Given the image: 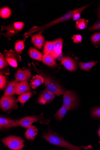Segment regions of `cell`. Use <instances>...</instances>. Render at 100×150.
Listing matches in <instances>:
<instances>
[{"label":"cell","instance_id":"1","mask_svg":"<svg viewBox=\"0 0 100 150\" xmlns=\"http://www.w3.org/2000/svg\"><path fill=\"white\" fill-rule=\"evenodd\" d=\"M42 138L53 145L71 150H87L92 148L91 145L87 146H79L71 144L63 139L57 133L51 130H49L43 135Z\"/></svg>","mask_w":100,"mask_h":150},{"label":"cell","instance_id":"2","mask_svg":"<svg viewBox=\"0 0 100 150\" xmlns=\"http://www.w3.org/2000/svg\"><path fill=\"white\" fill-rule=\"evenodd\" d=\"M32 64L35 71L45 78V85L49 91L57 96H60L63 94L65 90L62 86L51 78L45 75L41 70L38 69L33 63H32Z\"/></svg>","mask_w":100,"mask_h":150},{"label":"cell","instance_id":"3","mask_svg":"<svg viewBox=\"0 0 100 150\" xmlns=\"http://www.w3.org/2000/svg\"><path fill=\"white\" fill-rule=\"evenodd\" d=\"M16 120L19 126L25 128H28L33 122H38L40 124H44L49 127L50 122V120L45 118L43 113L39 116H26Z\"/></svg>","mask_w":100,"mask_h":150},{"label":"cell","instance_id":"4","mask_svg":"<svg viewBox=\"0 0 100 150\" xmlns=\"http://www.w3.org/2000/svg\"><path fill=\"white\" fill-rule=\"evenodd\" d=\"M24 141L22 137L10 135L2 140V143L9 149L21 150L24 146Z\"/></svg>","mask_w":100,"mask_h":150},{"label":"cell","instance_id":"5","mask_svg":"<svg viewBox=\"0 0 100 150\" xmlns=\"http://www.w3.org/2000/svg\"><path fill=\"white\" fill-rule=\"evenodd\" d=\"M24 23L22 22H17L5 26H1V31L6 30V33H1L9 40L11 39V36L15 35L21 31L23 28Z\"/></svg>","mask_w":100,"mask_h":150},{"label":"cell","instance_id":"6","mask_svg":"<svg viewBox=\"0 0 100 150\" xmlns=\"http://www.w3.org/2000/svg\"><path fill=\"white\" fill-rule=\"evenodd\" d=\"M63 105L67 107L68 111L74 109L78 104L77 95L72 91L65 90L63 94Z\"/></svg>","mask_w":100,"mask_h":150},{"label":"cell","instance_id":"7","mask_svg":"<svg viewBox=\"0 0 100 150\" xmlns=\"http://www.w3.org/2000/svg\"><path fill=\"white\" fill-rule=\"evenodd\" d=\"M18 99L13 96H3L0 100V107L2 110L8 112L18 108Z\"/></svg>","mask_w":100,"mask_h":150},{"label":"cell","instance_id":"8","mask_svg":"<svg viewBox=\"0 0 100 150\" xmlns=\"http://www.w3.org/2000/svg\"><path fill=\"white\" fill-rule=\"evenodd\" d=\"M2 55L7 63L13 67H17L18 63L21 60V56L12 50L4 51Z\"/></svg>","mask_w":100,"mask_h":150},{"label":"cell","instance_id":"9","mask_svg":"<svg viewBox=\"0 0 100 150\" xmlns=\"http://www.w3.org/2000/svg\"><path fill=\"white\" fill-rule=\"evenodd\" d=\"M31 76V65H30L27 68L19 69L15 76L16 80L21 82L30 80Z\"/></svg>","mask_w":100,"mask_h":150},{"label":"cell","instance_id":"10","mask_svg":"<svg viewBox=\"0 0 100 150\" xmlns=\"http://www.w3.org/2000/svg\"><path fill=\"white\" fill-rule=\"evenodd\" d=\"M54 94L46 88L40 95L38 103L42 105H45L52 101L55 98Z\"/></svg>","mask_w":100,"mask_h":150},{"label":"cell","instance_id":"11","mask_svg":"<svg viewBox=\"0 0 100 150\" xmlns=\"http://www.w3.org/2000/svg\"><path fill=\"white\" fill-rule=\"evenodd\" d=\"M18 126L16 120L2 116L0 117V129L1 130Z\"/></svg>","mask_w":100,"mask_h":150},{"label":"cell","instance_id":"12","mask_svg":"<svg viewBox=\"0 0 100 150\" xmlns=\"http://www.w3.org/2000/svg\"><path fill=\"white\" fill-rule=\"evenodd\" d=\"M19 83V82L16 80L9 82L6 87L4 96H13L16 94L17 87Z\"/></svg>","mask_w":100,"mask_h":150},{"label":"cell","instance_id":"13","mask_svg":"<svg viewBox=\"0 0 100 150\" xmlns=\"http://www.w3.org/2000/svg\"><path fill=\"white\" fill-rule=\"evenodd\" d=\"M55 48L53 51L50 54L55 60L56 59L62 52L63 41L60 38L54 41Z\"/></svg>","mask_w":100,"mask_h":150},{"label":"cell","instance_id":"14","mask_svg":"<svg viewBox=\"0 0 100 150\" xmlns=\"http://www.w3.org/2000/svg\"><path fill=\"white\" fill-rule=\"evenodd\" d=\"M61 61L68 71H73L76 69L77 64L72 58L68 57H63L61 58Z\"/></svg>","mask_w":100,"mask_h":150},{"label":"cell","instance_id":"15","mask_svg":"<svg viewBox=\"0 0 100 150\" xmlns=\"http://www.w3.org/2000/svg\"><path fill=\"white\" fill-rule=\"evenodd\" d=\"M45 37L41 33H38L33 35L31 36L32 42L37 48L41 49L45 40Z\"/></svg>","mask_w":100,"mask_h":150},{"label":"cell","instance_id":"16","mask_svg":"<svg viewBox=\"0 0 100 150\" xmlns=\"http://www.w3.org/2000/svg\"><path fill=\"white\" fill-rule=\"evenodd\" d=\"M30 90L31 87L28 81H21L17 87L16 94L17 95H20Z\"/></svg>","mask_w":100,"mask_h":150},{"label":"cell","instance_id":"17","mask_svg":"<svg viewBox=\"0 0 100 150\" xmlns=\"http://www.w3.org/2000/svg\"><path fill=\"white\" fill-rule=\"evenodd\" d=\"M38 132V130L36 128L31 125L28 127L24 135L27 139L33 141L35 139Z\"/></svg>","mask_w":100,"mask_h":150},{"label":"cell","instance_id":"18","mask_svg":"<svg viewBox=\"0 0 100 150\" xmlns=\"http://www.w3.org/2000/svg\"><path fill=\"white\" fill-rule=\"evenodd\" d=\"M45 78L41 75H37L33 77L31 80L30 85L33 89H36L41 84L45 83Z\"/></svg>","mask_w":100,"mask_h":150},{"label":"cell","instance_id":"19","mask_svg":"<svg viewBox=\"0 0 100 150\" xmlns=\"http://www.w3.org/2000/svg\"><path fill=\"white\" fill-rule=\"evenodd\" d=\"M0 70L1 73L6 75H9V69L7 62L1 53L0 54Z\"/></svg>","mask_w":100,"mask_h":150},{"label":"cell","instance_id":"20","mask_svg":"<svg viewBox=\"0 0 100 150\" xmlns=\"http://www.w3.org/2000/svg\"><path fill=\"white\" fill-rule=\"evenodd\" d=\"M28 52V55L32 59L40 61H42V56L41 54L34 47H30Z\"/></svg>","mask_w":100,"mask_h":150},{"label":"cell","instance_id":"21","mask_svg":"<svg viewBox=\"0 0 100 150\" xmlns=\"http://www.w3.org/2000/svg\"><path fill=\"white\" fill-rule=\"evenodd\" d=\"M55 48V43L54 42H45L44 46L43 53V55L42 57H44L48 54L52 53Z\"/></svg>","mask_w":100,"mask_h":150},{"label":"cell","instance_id":"22","mask_svg":"<svg viewBox=\"0 0 100 150\" xmlns=\"http://www.w3.org/2000/svg\"><path fill=\"white\" fill-rule=\"evenodd\" d=\"M68 111V109L67 107L63 105L61 108L54 115L55 119L59 121L62 120Z\"/></svg>","mask_w":100,"mask_h":150},{"label":"cell","instance_id":"23","mask_svg":"<svg viewBox=\"0 0 100 150\" xmlns=\"http://www.w3.org/2000/svg\"><path fill=\"white\" fill-rule=\"evenodd\" d=\"M98 62L94 61L87 63L79 62V65L81 70L87 71H89L94 65L97 64Z\"/></svg>","mask_w":100,"mask_h":150},{"label":"cell","instance_id":"24","mask_svg":"<svg viewBox=\"0 0 100 150\" xmlns=\"http://www.w3.org/2000/svg\"><path fill=\"white\" fill-rule=\"evenodd\" d=\"M33 92H27L20 95L17 99L18 101L24 106L25 103L32 96Z\"/></svg>","mask_w":100,"mask_h":150},{"label":"cell","instance_id":"25","mask_svg":"<svg viewBox=\"0 0 100 150\" xmlns=\"http://www.w3.org/2000/svg\"><path fill=\"white\" fill-rule=\"evenodd\" d=\"M41 61L45 64L49 66L55 67L58 66L55 59L50 54L45 57H42Z\"/></svg>","mask_w":100,"mask_h":150},{"label":"cell","instance_id":"26","mask_svg":"<svg viewBox=\"0 0 100 150\" xmlns=\"http://www.w3.org/2000/svg\"><path fill=\"white\" fill-rule=\"evenodd\" d=\"M89 20L80 19L76 22V28L77 30H83L87 28L89 22Z\"/></svg>","mask_w":100,"mask_h":150},{"label":"cell","instance_id":"27","mask_svg":"<svg viewBox=\"0 0 100 150\" xmlns=\"http://www.w3.org/2000/svg\"><path fill=\"white\" fill-rule=\"evenodd\" d=\"M11 14V10L9 8L5 7L1 8L0 15L2 18L4 19L8 18Z\"/></svg>","mask_w":100,"mask_h":150},{"label":"cell","instance_id":"28","mask_svg":"<svg viewBox=\"0 0 100 150\" xmlns=\"http://www.w3.org/2000/svg\"><path fill=\"white\" fill-rule=\"evenodd\" d=\"M91 41L94 47L97 48L100 42V33H97L93 34L90 38Z\"/></svg>","mask_w":100,"mask_h":150},{"label":"cell","instance_id":"29","mask_svg":"<svg viewBox=\"0 0 100 150\" xmlns=\"http://www.w3.org/2000/svg\"><path fill=\"white\" fill-rule=\"evenodd\" d=\"M91 113L93 119H100V107L93 108L91 110Z\"/></svg>","mask_w":100,"mask_h":150},{"label":"cell","instance_id":"30","mask_svg":"<svg viewBox=\"0 0 100 150\" xmlns=\"http://www.w3.org/2000/svg\"><path fill=\"white\" fill-rule=\"evenodd\" d=\"M8 80L7 77L3 74H0V89L3 90L8 84Z\"/></svg>","mask_w":100,"mask_h":150},{"label":"cell","instance_id":"31","mask_svg":"<svg viewBox=\"0 0 100 150\" xmlns=\"http://www.w3.org/2000/svg\"><path fill=\"white\" fill-rule=\"evenodd\" d=\"M24 41L21 40L18 41L16 44L15 49L16 51L20 52L24 49Z\"/></svg>","mask_w":100,"mask_h":150},{"label":"cell","instance_id":"32","mask_svg":"<svg viewBox=\"0 0 100 150\" xmlns=\"http://www.w3.org/2000/svg\"><path fill=\"white\" fill-rule=\"evenodd\" d=\"M89 29L90 31L100 30V20L97 21L90 26Z\"/></svg>","mask_w":100,"mask_h":150},{"label":"cell","instance_id":"33","mask_svg":"<svg viewBox=\"0 0 100 150\" xmlns=\"http://www.w3.org/2000/svg\"><path fill=\"white\" fill-rule=\"evenodd\" d=\"M71 38L73 40L74 43H81L82 41V37L79 35H74Z\"/></svg>","mask_w":100,"mask_h":150},{"label":"cell","instance_id":"34","mask_svg":"<svg viewBox=\"0 0 100 150\" xmlns=\"http://www.w3.org/2000/svg\"><path fill=\"white\" fill-rule=\"evenodd\" d=\"M81 13H75L73 19V21H77L80 19L81 17Z\"/></svg>","mask_w":100,"mask_h":150},{"label":"cell","instance_id":"35","mask_svg":"<svg viewBox=\"0 0 100 150\" xmlns=\"http://www.w3.org/2000/svg\"><path fill=\"white\" fill-rule=\"evenodd\" d=\"M98 20H100V6L99 8L98 13Z\"/></svg>","mask_w":100,"mask_h":150},{"label":"cell","instance_id":"36","mask_svg":"<svg viewBox=\"0 0 100 150\" xmlns=\"http://www.w3.org/2000/svg\"><path fill=\"white\" fill-rule=\"evenodd\" d=\"M97 134H98V135L99 136V139H100V127L98 130L97 132Z\"/></svg>","mask_w":100,"mask_h":150},{"label":"cell","instance_id":"37","mask_svg":"<svg viewBox=\"0 0 100 150\" xmlns=\"http://www.w3.org/2000/svg\"><path fill=\"white\" fill-rule=\"evenodd\" d=\"M99 150H100V149H99Z\"/></svg>","mask_w":100,"mask_h":150}]
</instances>
